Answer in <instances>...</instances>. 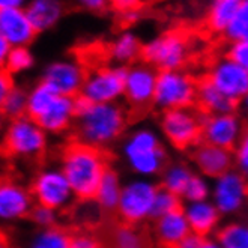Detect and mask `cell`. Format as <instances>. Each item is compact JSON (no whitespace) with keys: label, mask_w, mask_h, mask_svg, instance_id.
Segmentation results:
<instances>
[{"label":"cell","mask_w":248,"mask_h":248,"mask_svg":"<svg viewBox=\"0 0 248 248\" xmlns=\"http://www.w3.org/2000/svg\"><path fill=\"white\" fill-rule=\"evenodd\" d=\"M193 173V169L182 161L167 163V166L159 174V178H161L159 179V186L181 197L188 181L191 179Z\"/></svg>","instance_id":"cell-27"},{"label":"cell","mask_w":248,"mask_h":248,"mask_svg":"<svg viewBox=\"0 0 248 248\" xmlns=\"http://www.w3.org/2000/svg\"><path fill=\"white\" fill-rule=\"evenodd\" d=\"M69 248H103V245L96 236L86 232H80L71 235Z\"/></svg>","instance_id":"cell-40"},{"label":"cell","mask_w":248,"mask_h":248,"mask_svg":"<svg viewBox=\"0 0 248 248\" xmlns=\"http://www.w3.org/2000/svg\"><path fill=\"white\" fill-rule=\"evenodd\" d=\"M158 71L144 62L126 66L124 83V99L131 108L143 111L152 106Z\"/></svg>","instance_id":"cell-13"},{"label":"cell","mask_w":248,"mask_h":248,"mask_svg":"<svg viewBox=\"0 0 248 248\" xmlns=\"http://www.w3.org/2000/svg\"><path fill=\"white\" fill-rule=\"evenodd\" d=\"M84 77L86 69L77 59L63 57L46 66L42 81H46L57 95L76 98L81 91Z\"/></svg>","instance_id":"cell-16"},{"label":"cell","mask_w":248,"mask_h":248,"mask_svg":"<svg viewBox=\"0 0 248 248\" xmlns=\"http://www.w3.org/2000/svg\"><path fill=\"white\" fill-rule=\"evenodd\" d=\"M27 0H0V9H11V8H24Z\"/></svg>","instance_id":"cell-47"},{"label":"cell","mask_w":248,"mask_h":248,"mask_svg":"<svg viewBox=\"0 0 248 248\" xmlns=\"http://www.w3.org/2000/svg\"><path fill=\"white\" fill-rule=\"evenodd\" d=\"M232 158H233V170H236L242 176L247 178V173H248V139L247 136L242 137L235 148L232 149Z\"/></svg>","instance_id":"cell-38"},{"label":"cell","mask_w":248,"mask_h":248,"mask_svg":"<svg viewBox=\"0 0 248 248\" xmlns=\"http://www.w3.org/2000/svg\"><path fill=\"white\" fill-rule=\"evenodd\" d=\"M0 148L12 158L35 161L47 152L48 136L33 119L21 116L6 122Z\"/></svg>","instance_id":"cell-4"},{"label":"cell","mask_w":248,"mask_h":248,"mask_svg":"<svg viewBox=\"0 0 248 248\" xmlns=\"http://www.w3.org/2000/svg\"><path fill=\"white\" fill-rule=\"evenodd\" d=\"M203 238H200L196 233H188V235L174 247V248H199Z\"/></svg>","instance_id":"cell-44"},{"label":"cell","mask_w":248,"mask_h":248,"mask_svg":"<svg viewBox=\"0 0 248 248\" xmlns=\"http://www.w3.org/2000/svg\"><path fill=\"white\" fill-rule=\"evenodd\" d=\"M148 0H110V6L118 12L124 14L128 11H139Z\"/></svg>","instance_id":"cell-41"},{"label":"cell","mask_w":248,"mask_h":248,"mask_svg":"<svg viewBox=\"0 0 248 248\" xmlns=\"http://www.w3.org/2000/svg\"><path fill=\"white\" fill-rule=\"evenodd\" d=\"M159 131L164 140L178 151L193 149L202 141L200 111L194 108H176L159 116Z\"/></svg>","instance_id":"cell-9"},{"label":"cell","mask_w":248,"mask_h":248,"mask_svg":"<svg viewBox=\"0 0 248 248\" xmlns=\"http://www.w3.org/2000/svg\"><path fill=\"white\" fill-rule=\"evenodd\" d=\"M197 78L185 69L158 71L152 106L159 111L194 108Z\"/></svg>","instance_id":"cell-5"},{"label":"cell","mask_w":248,"mask_h":248,"mask_svg":"<svg viewBox=\"0 0 248 248\" xmlns=\"http://www.w3.org/2000/svg\"><path fill=\"white\" fill-rule=\"evenodd\" d=\"M215 241L221 248H248V226L244 221L221 224L215 233Z\"/></svg>","instance_id":"cell-30"},{"label":"cell","mask_w":248,"mask_h":248,"mask_svg":"<svg viewBox=\"0 0 248 248\" xmlns=\"http://www.w3.org/2000/svg\"><path fill=\"white\" fill-rule=\"evenodd\" d=\"M182 208V199L176 194H173L167 189L158 186L156 194L154 199L152 212H151V220H156V218L167 215L173 211H178Z\"/></svg>","instance_id":"cell-34"},{"label":"cell","mask_w":248,"mask_h":248,"mask_svg":"<svg viewBox=\"0 0 248 248\" xmlns=\"http://www.w3.org/2000/svg\"><path fill=\"white\" fill-rule=\"evenodd\" d=\"M0 36L11 47H29L38 33L23 8L0 9Z\"/></svg>","instance_id":"cell-17"},{"label":"cell","mask_w":248,"mask_h":248,"mask_svg":"<svg viewBox=\"0 0 248 248\" xmlns=\"http://www.w3.org/2000/svg\"><path fill=\"white\" fill-rule=\"evenodd\" d=\"M125 72L126 68L119 65L98 66L91 72H86L78 95L92 104L119 103L124 98Z\"/></svg>","instance_id":"cell-10"},{"label":"cell","mask_w":248,"mask_h":248,"mask_svg":"<svg viewBox=\"0 0 248 248\" xmlns=\"http://www.w3.org/2000/svg\"><path fill=\"white\" fill-rule=\"evenodd\" d=\"M122 185L124 184L121 181L119 173L113 170L111 167H108L107 171L104 173L103 179H101L92 200H95L96 206L99 209H103L104 212H114L119 203Z\"/></svg>","instance_id":"cell-25"},{"label":"cell","mask_w":248,"mask_h":248,"mask_svg":"<svg viewBox=\"0 0 248 248\" xmlns=\"http://www.w3.org/2000/svg\"><path fill=\"white\" fill-rule=\"evenodd\" d=\"M108 167L104 151L74 140L63 148L59 169L69 182L76 199L89 202L93 199Z\"/></svg>","instance_id":"cell-2"},{"label":"cell","mask_w":248,"mask_h":248,"mask_svg":"<svg viewBox=\"0 0 248 248\" xmlns=\"http://www.w3.org/2000/svg\"><path fill=\"white\" fill-rule=\"evenodd\" d=\"M205 77L236 104H241L248 95V68L233 63L224 56L212 62Z\"/></svg>","instance_id":"cell-14"},{"label":"cell","mask_w":248,"mask_h":248,"mask_svg":"<svg viewBox=\"0 0 248 248\" xmlns=\"http://www.w3.org/2000/svg\"><path fill=\"white\" fill-rule=\"evenodd\" d=\"M29 220H31L38 229L53 227V226H57V221H59V212L35 203L31 214H29Z\"/></svg>","instance_id":"cell-37"},{"label":"cell","mask_w":248,"mask_h":248,"mask_svg":"<svg viewBox=\"0 0 248 248\" xmlns=\"http://www.w3.org/2000/svg\"><path fill=\"white\" fill-rule=\"evenodd\" d=\"M200 125L202 141L227 151H232L245 137V124L236 111L224 114L200 113Z\"/></svg>","instance_id":"cell-12"},{"label":"cell","mask_w":248,"mask_h":248,"mask_svg":"<svg viewBox=\"0 0 248 248\" xmlns=\"http://www.w3.org/2000/svg\"><path fill=\"white\" fill-rule=\"evenodd\" d=\"M248 185L247 178L236 170H229L212 179L209 200L221 217H236L247 205Z\"/></svg>","instance_id":"cell-11"},{"label":"cell","mask_w":248,"mask_h":248,"mask_svg":"<svg viewBox=\"0 0 248 248\" xmlns=\"http://www.w3.org/2000/svg\"><path fill=\"white\" fill-rule=\"evenodd\" d=\"M182 212L191 233H196L200 238L214 236L221 226L223 217L209 199L202 202H185L182 203Z\"/></svg>","instance_id":"cell-19"},{"label":"cell","mask_w":248,"mask_h":248,"mask_svg":"<svg viewBox=\"0 0 248 248\" xmlns=\"http://www.w3.org/2000/svg\"><path fill=\"white\" fill-rule=\"evenodd\" d=\"M29 191L36 205L51 208L56 212L69 209L77 200L59 167L41 169L33 176Z\"/></svg>","instance_id":"cell-8"},{"label":"cell","mask_w":248,"mask_h":248,"mask_svg":"<svg viewBox=\"0 0 248 248\" xmlns=\"http://www.w3.org/2000/svg\"><path fill=\"white\" fill-rule=\"evenodd\" d=\"M193 163L197 173L206 179H215L233 169L232 151L200 141L193 148Z\"/></svg>","instance_id":"cell-18"},{"label":"cell","mask_w":248,"mask_h":248,"mask_svg":"<svg viewBox=\"0 0 248 248\" xmlns=\"http://www.w3.org/2000/svg\"><path fill=\"white\" fill-rule=\"evenodd\" d=\"M189 41L181 31H169L141 44L140 59L156 71L184 69L189 59Z\"/></svg>","instance_id":"cell-6"},{"label":"cell","mask_w":248,"mask_h":248,"mask_svg":"<svg viewBox=\"0 0 248 248\" xmlns=\"http://www.w3.org/2000/svg\"><path fill=\"white\" fill-rule=\"evenodd\" d=\"M211 194V182L199 173H193L191 179L188 181L184 193L181 196L182 202H202L208 200Z\"/></svg>","instance_id":"cell-36"},{"label":"cell","mask_w":248,"mask_h":248,"mask_svg":"<svg viewBox=\"0 0 248 248\" xmlns=\"http://www.w3.org/2000/svg\"><path fill=\"white\" fill-rule=\"evenodd\" d=\"M74 107L76 141L104 151L124 136L128 125V113L121 103L92 104L77 95Z\"/></svg>","instance_id":"cell-1"},{"label":"cell","mask_w":248,"mask_h":248,"mask_svg":"<svg viewBox=\"0 0 248 248\" xmlns=\"http://www.w3.org/2000/svg\"><path fill=\"white\" fill-rule=\"evenodd\" d=\"M74 3L87 12H103L110 6V0H74Z\"/></svg>","instance_id":"cell-42"},{"label":"cell","mask_w":248,"mask_h":248,"mask_svg":"<svg viewBox=\"0 0 248 248\" xmlns=\"http://www.w3.org/2000/svg\"><path fill=\"white\" fill-rule=\"evenodd\" d=\"M113 248H146L144 239L136 227L121 224L113 230Z\"/></svg>","instance_id":"cell-35"},{"label":"cell","mask_w":248,"mask_h":248,"mask_svg":"<svg viewBox=\"0 0 248 248\" xmlns=\"http://www.w3.org/2000/svg\"><path fill=\"white\" fill-rule=\"evenodd\" d=\"M57 98V93L46 81L36 83L31 91H27V108L26 116L31 119L36 121L48 110V107L53 104V101Z\"/></svg>","instance_id":"cell-28"},{"label":"cell","mask_w":248,"mask_h":248,"mask_svg":"<svg viewBox=\"0 0 248 248\" xmlns=\"http://www.w3.org/2000/svg\"><path fill=\"white\" fill-rule=\"evenodd\" d=\"M196 106L200 113L205 114H224L236 111L238 106L235 101L229 99L223 95L217 87L203 77L197 80V93H196Z\"/></svg>","instance_id":"cell-23"},{"label":"cell","mask_w":248,"mask_h":248,"mask_svg":"<svg viewBox=\"0 0 248 248\" xmlns=\"http://www.w3.org/2000/svg\"><path fill=\"white\" fill-rule=\"evenodd\" d=\"M6 122H8V121L3 118V114L0 113V141H2V137H3V131H5Z\"/></svg>","instance_id":"cell-49"},{"label":"cell","mask_w":248,"mask_h":248,"mask_svg":"<svg viewBox=\"0 0 248 248\" xmlns=\"http://www.w3.org/2000/svg\"><path fill=\"white\" fill-rule=\"evenodd\" d=\"M33 66H35V56L31 48L11 47L3 69L14 77V76L24 74V72L31 71Z\"/></svg>","instance_id":"cell-31"},{"label":"cell","mask_w":248,"mask_h":248,"mask_svg":"<svg viewBox=\"0 0 248 248\" xmlns=\"http://www.w3.org/2000/svg\"><path fill=\"white\" fill-rule=\"evenodd\" d=\"M14 86H16L14 77L11 74H8L5 69H0V107H2L6 95L11 92Z\"/></svg>","instance_id":"cell-43"},{"label":"cell","mask_w":248,"mask_h":248,"mask_svg":"<svg viewBox=\"0 0 248 248\" xmlns=\"http://www.w3.org/2000/svg\"><path fill=\"white\" fill-rule=\"evenodd\" d=\"M35 202L29 188L9 178H0V224L11 226L29 218Z\"/></svg>","instance_id":"cell-15"},{"label":"cell","mask_w":248,"mask_h":248,"mask_svg":"<svg viewBox=\"0 0 248 248\" xmlns=\"http://www.w3.org/2000/svg\"><path fill=\"white\" fill-rule=\"evenodd\" d=\"M122 156L126 167L137 178L154 179L169 163L166 146L155 129L139 126L122 143Z\"/></svg>","instance_id":"cell-3"},{"label":"cell","mask_w":248,"mask_h":248,"mask_svg":"<svg viewBox=\"0 0 248 248\" xmlns=\"http://www.w3.org/2000/svg\"><path fill=\"white\" fill-rule=\"evenodd\" d=\"M141 18V11H128V12H124L121 14V21L125 24V26H133L136 24L139 20Z\"/></svg>","instance_id":"cell-45"},{"label":"cell","mask_w":248,"mask_h":248,"mask_svg":"<svg viewBox=\"0 0 248 248\" xmlns=\"http://www.w3.org/2000/svg\"><path fill=\"white\" fill-rule=\"evenodd\" d=\"M229 42L248 41V0H244L221 33Z\"/></svg>","instance_id":"cell-33"},{"label":"cell","mask_w":248,"mask_h":248,"mask_svg":"<svg viewBox=\"0 0 248 248\" xmlns=\"http://www.w3.org/2000/svg\"><path fill=\"white\" fill-rule=\"evenodd\" d=\"M224 57L242 68H248V41L229 42Z\"/></svg>","instance_id":"cell-39"},{"label":"cell","mask_w":248,"mask_h":248,"mask_svg":"<svg viewBox=\"0 0 248 248\" xmlns=\"http://www.w3.org/2000/svg\"><path fill=\"white\" fill-rule=\"evenodd\" d=\"M9 50H11V46L2 36H0V69L5 68V62H6Z\"/></svg>","instance_id":"cell-46"},{"label":"cell","mask_w":248,"mask_h":248,"mask_svg":"<svg viewBox=\"0 0 248 248\" xmlns=\"http://www.w3.org/2000/svg\"><path fill=\"white\" fill-rule=\"evenodd\" d=\"M76 107L74 98L57 95L48 110L35 122L46 131L47 136H62L74 126Z\"/></svg>","instance_id":"cell-20"},{"label":"cell","mask_w":248,"mask_h":248,"mask_svg":"<svg viewBox=\"0 0 248 248\" xmlns=\"http://www.w3.org/2000/svg\"><path fill=\"white\" fill-rule=\"evenodd\" d=\"M23 9L36 33L51 31L65 16L63 0H27Z\"/></svg>","instance_id":"cell-21"},{"label":"cell","mask_w":248,"mask_h":248,"mask_svg":"<svg viewBox=\"0 0 248 248\" xmlns=\"http://www.w3.org/2000/svg\"><path fill=\"white\" fill-rule=\"evenodd\" d=\"M158 186L154 179L146 178H134L122 185V193L114 212L124 224L136 227L151 220Z\"/></svg>","instance_id":"cell-7"},{"label":"cell","mask_w":248,"mask_h":248,"mask_svg":"<svg viewBox=\"0 0 248 248\" xmlns=\"http://www.w3.org/2000/svg\"><path fill=\"white\" fill-rule=\"evenodd\" d=\"M27 108V91L21 86H14L11 92L6 95L2 107H0V113L3 114L6 121L18 119L21 116H26Z\"/></svg>","instance_id":"cell-32"},{"label":"cell","mask_w":248,"mask_h":248,"mask_svg":"<svg viewBox=\"0 0 248 248\" xmlns=\"http://www.w3.org/2000/svg\"><path fill=\"white\" fill-rule=\"evenodd\" d=\"M71 233L61 226L38 229L27 242V248H69Z\"/></svg>","instance_id":"cell-29"},{"label":"cell","mask_w":248,"mask_h":248,"mask_svg":"<svg viewBox=\"0 0 248 248\" xmlns=\"http://www.w3.org/2000/svg\"><path fill=\"white\" fill-rule=\"evenodd\" d=\"M0 248H12L5 235H0Z\"/></svg>","instance_id":"cell-50"},{"label":"cell","mask_w":248,"mask_h":248,"mask_svg":"<svg viewBox=\"0 0 248 248\" xmlns=\"http://www.w3.org/2000/svg\"><path fill=\"white\" fill-rule=\"evenodd\" d=\"M141 53V41L134 31H122L113 39L108 48V56L114 65L129 66L140 59Z\"/></svg>","instance_id":"cell-24"},{"label":"cell","mask_w":248,"mask_h":248,"mask_svg":"<svg viewBox=\"0 0 248 248\" xmlns=\"http://www.w3.org/2000/svg\"><path fill=\"white\" fill-rule=\"evenodd\" d=\"M244 0H212L206 16V27L209 32L218 35L223 33L224 27L235 16Z\"/></svg>","instance_id":"cell-26"},{"label":"cell","mask_w":248,"mask_h":248,"mask_svg":"<svg viewBox=\"0 0 248 248\" xmlns=\"http://www.w3.org/2000/svg\"><path fill=\"white\" fill-rule=\"evenodd\" d=\"M199 248H221V247L215 241V238H203Z\"/></svg>","instance_id":"cell-48"},{"label":"cell","mask_w":248,"mask_h":248,"mask_svg":"<svg viewBox=\"0 0 248 248\" xmlns=\"http://www.w3.org/2000/svg\"><path fill=\"white\" fill-rule=\"evenodd\" d=\"M188 233H191L182 208L154 220V235L164 248H174Z\"/></svg>","instance_id":"cell-22"}]
</instances>
